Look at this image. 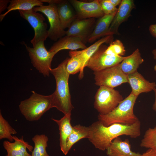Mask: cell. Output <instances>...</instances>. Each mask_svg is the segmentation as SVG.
Listing matches in <instances>:
<instances>
[{
    "label": "cell",
    "mask_w": 156,
    "mask_h": 156,
    "mask_svg": "<svg viewBox=\"0 0 156 156\" xmlns=\"http://www.w3.org/2000/svg\"><path fill=\"white\" fill-rule=\"evenodd\" d=\"M140 127L139 120L131 125L115 123L108 126H104L98 120L89 126L90 135L88 139L96 148L104 151L115 138L121 135L133 138L139 137L141 135Z\"/></svg>",
    "instance_id": "6da1fadb"
},
{
    "label": "cell",
    "mask_w": 156,
    "mask_h": 156,
    "mask_svg": "<svg viewBox=\"0 0 156 156\" xmlns=\"http://www.w3.org/2000/svg\"><path fill=\"white\" fill-rule=\"evenodd\" d=\"M68 58H66L56 67L51 69L50 73L54 76L56 88L53 93L52 107L56 108L64 115L71 114L74 108L71 101L68 81L70 74L66 69Z\"/></svg>",
    "instance_id": "7a4b0ae2"
},
{
    "label": "cell",
    "mask_w": 156,
    "mask_h": 156,
    "mask_svg": "<svg viewBox=\"0 0 156 156\" xmlns=\"http://www.w3.org/2000/svg\"><path fill=\"white\" fill-rule=\"evenodd\" d=\"M137 97L131 92L112 112L105 115L99 114V120L105 126L115 123L127 125L133 124L139 120L133 111Z\"/></svg>",
    "instance_id": "3957f363"
},
{
    "label": "cell",
    "mask_w": 156,
    "mask_h": 156,
    "mask_svg": "<svg viewBox=\"0 0 156 156\" xmlns=\"http://www.w3.org/2000/svg\"><path fill=\"white\" fill-rule=\"evenodd\" d=\"M28 99L21 102L20 110L26 120L30 121L39 120L47 111L52 107L53 94L44 95L32 91Z\"/></svg>",
    "instance_id": "277c9868"
},
{
    "label": "cell",
    "mask_w": 156,
    "mask_h": 156,
    "mask_svg": "<svg viewBox=\"0 0 156 156\" xmlns=\"http://www.w3.org/2000/svg\"><path fill=\"white\" fill-rule=\"evenodd\" d=\"M94 99V107L102 115L112 112L124 99L118 91L104 86H99Z\"/></svg>",
    "instance_id": "5b68a950"
},
{
    "label": "cell",
    "mask_w": 156,
    "mask_h": 156,
    "mask_svg": "<svg viewBox=\"0 0 156 156\" xmlns=\"http://www.w3.org/2000/svg\"><path fill=\"white\" fill-rule=\"evenodd\" d=\"M44 41H40L31 47L25 44L33 66L44 77L50 73L51 63L56 53L46 49Z\"/></svg>",
    "instance_id": "8992f818"
},
{
    "label": "cell",
    "mask_w": 156,
    "mask_h": 156,
    "mask_svg": "<svg viewBox=\"0 0 156 156\" xmlns=\"http://www.w3.org/2000/svg\"><path fill=\"white\" fill-rule=\"evenodd\" d=\"M119 64L101 70L94 72L95 84L114 88L123 83H128L127 75L122 71Z\"/></svg>",
    "instance_id": "52a82bcc"
},
{
    "label": "cell",
    "mask_w": 156,
    "mask_h": 156,
    "mask_svg": "<svg viewBox=\"0 0 156 156\" xmlns=\"http://www.w3.org/2000/svg\"><path fill=\"white\" fill-rule=\"evenodd\" d=\"M18 11L20 16L27 20L34 29V35L31 40L33 47L40 42H44L49 37V32L42 14L35 12L33 9Z\"/></svg>",
    "instance_id": "ba28073f"
},
{
    "label": "cell",
    "mask_w": 156,
    "mask_h": 156,
    "mask_svg": "<svg viewBox=\"0 0 156 156\" xmlns=\"http://www.w3.org/2000/svg\"><path fill=\"white\" fill-rule=\"evenodd\" d=\"M33 10L36 12H42L47 16L50 25L48 30V37L51 40L56 41L66 35V31L62 27L55 4L36 7Z\"/></svg>",
    "instance_id": "9c48e42d"
},
{
    "label": "cell",
    "mask_w": 156,
    "mask_h": 156,
    "mask_svg": "<svg viewBox=\"0 0 156 156\" xmlns=\"http://www.w3.org/2000/svg\"><path fill=\"white\" fill-rule=\"evenodd\" d=\"M107 47L102 44L88 61L86 67L94 72L98 71L112 66L120 63L125 57L114 56L106 54Z\"/></svg>",
    "instance_id": "30bf717a"
},
{
    "label": "cell",
    "mask_w": 156,
    "mask_h": 156,
    "mask_svg": "<svg viewBox=\"0 0 156 156\" xmlns=\"http://www.w3.org/2000/svg\"><path fill=\"white\" fill-rule=\"evenodd\" d=\"M68 1L75 12L77 19L99 18L104 15L99 0H94L90 2L77 0Z\"/></svg>",
    "instance_id": "8fae6325"
},
{
    "label": "cell",
    "mask_w": 156,
    "mask_h": 156,
    "mask_svg": "<svg viewBox=\"0 0 156 156\" xmlns=\"http://www.w3.org/2000/svg\"><path fill=\"white\" fill-rule=\"evenodd\" d=\"M95 18H76L66 31V35L78 37L85 44L94 29Z\"/></svg>",
    "instance_id": "7c38bea8"
},
{
    "label": "cell",
    "mask_w": 156,
    "mask_h": 156,
    "mask_svg": "<svg viewBox=\"0 0 156 156\" xmlns=\"http://www.w3.org/2000/svg\"><path fill=\"white\" fill-rule=\"evenodd\" d=\"M135 8L133 0H122L112 21L109 27L114 34H118V30L121 24L131 16L132 10Z\"/></svg>",
    "instance_id": "4fadbf2b"
},
{
    "label": "cell",
    "mask_w": 156,
    "mask_h": 156,
    "mask_svg": "<svg viewBox=\"0 0 156 156\" xmlns=\"http://www.w3.org/2000/svg\"><path fill=\"white\" fill-rule=\"evenodd\" d=\"M127 78L132 89L131 92L137 97L141 93L149 92L156 88L155 82H150L138 71L127 75Z\"/></svg>",
    "instance_id": "5bb4252c"
},
{
    "label": "cell",
    "mask_w": 156,
    "mask_h": 156,
    "mask_svg": "<svg viewBox=\"0 0 156 156\" xmlns=\"http://www.w3.org/2000/svg\"><path fill=\"white\" fill-rule=\"evenodd\" d=\"M116 14H104L98 19L96 21L93 30L87 42L91 43L101 37L113 35V33L109 30V27Z\"/></svg>",
    "instance_id": "9a60e30c"
},
{
    "label": "cell",
    "mask_w": 156,
    "mask_h": 156,
    "mask_svg": "<svg viewBox=\"0 0 156 156\" xmlns=\"http://www.w3.org/2000/svg\"><path fill=\"white\" fill-rule=\"evenodd\" d=\"M85 44L79 38L75 36L65 35L54 43L49 50L56 54L63 50L76 51L84 49L87 48Z\"/></svg>",
    "instance_id": "2e32d148"
},
{
    "label": "cell",
    "mask_w": 156,
    "mask_h": 156,
    "mask_svg": "<svg viewBox=\"0 0 156 156\" xmlns=\"http://www.w3.org/2000/svg\"><path fill=\"white\" fill-rule=\"evenodd\" d=\"M14 141L13 142L7 140L3 142V146L7 152L6 156H31L26 149L32 152L33 147L24 140L23 136L19 138L14 136Z\"/></svg>",
    "instance_id": "e0dca14e"
},
{
    "label": "cell",
    "mask_w": 156,
    "mask_h": 156,
    "mask_svg": "<svg viewBox=\"0 0 156 156\" xmlns=\"http://www.w3.org/2000/svg\"><path fill=\"white\" fill-rule=\"evenodd\" d=\"M108 156H140L139 153L132 151L131 149L129 140H122L119 137L115 138L107 149Z\"/></svg>",
    "instance_id": "ac0fdd59"
},
{
    "label": "cell",
    "mask_w": 156,
    "mask_h": 156,
    "mask_svg": "<svg viewBox=\"0 0 156 156\" xmlns=\"http://www.w3.org/2000/svg\"><path fill=\"white\" fill-rule=\"evenodd\" d=\"M63 29L68 28L77 18L75 12L68 1L60 0L55 4Z\"/></svg>",
    "instance_id": "d6986e66"
},
{
    "label": "cell",
    "mask_w": 156,
    "mask_h": 156,
    "mask_svg": "<svg viewBox=\"0 0 156 156\" xmlns=\"http://www.w3.org/2000/svg\"><path fill=\"white\" fill-rule=\"evenodd\" d=\"M144 61L140 50L137 48L130 55L125 57L119 65L122 71L127 75L137 72V69Z\"/></svg>",
    "instance_id": "ffe728a7"
},
{
    "label": "cell",
    "mask_w": 156,
    "mask_h": 156,
    "mask_svg": "<svg viewBox=\"0 0 156 156\" xmlns=\"http://www.w3.org/2000/svg\"><path fill=\"white\" fill-rule=\"evenodd\" d=\"M71 114L64 115L60 120L52 118L58 126L60 135V149L65 155L67 139L72 132L73 127L71 124Z\"/></svg>",
    "instance_id": "44dd1931"
},
{
    "label": "cell",
    "mask_w": 156,
    "mask_h": 156,
    "mask_svg": "<svg viewBox=\"0 0 156 156\" xmlns=\"http://www.w3.org/2000/svg\"><path fill=\"white\" fill-rule=\"evenodd\" d=\"M8 6L7 11L0 15L1 21L6 15L11 11L15 10H27L36 7L43 5V3L41 0H12Z\"/></svg>",
    "instance_id": "7402d4cb"
},
{
    "label": "cell",
    "mask_w": 156,
    "mask_h": 156,
    "mask_svg": "<svg viewBox=\"0 0 156 156\" xmlns=\"http://www.w3.org/2000/svg\"><path fill=\"white\" fill-rule=\"evenodd\" d=\"M113 39V36L103 37L86 49L79 51H73L81 59L84 68L90 57L104 43H111Z\"/></svg>",
    "instance_id": "603a6c76"
},
{
    "label": "cell",
    "mask_w": 156,
    "mask_h": 156,
    "mask_svg": "<svg viewBox=\"0 0 156 156\" xmlns=\"http://www.w3.org/2000/svg\"><path fill=\"white\" fill-rule=\"evenodd\" d=\"M90 135L89 127L83 126L80 125L73 127V131L67 140L65 155L68 154L75 144L81 139L88 138Z\"/></svg>",
    "instance_id": "cb8c5ba5"
},
{
    "label": "cell",
    "mask_w": 156,
    "mask_h": 156,
    "mask_svg": "<svg viewBox=\"0 0 156 156\" xmlns=\"http://www.w3.org/2000/svg\"><path fill=\"white\" fill-rule=\"evenodd\" d=\"M69 54L70 57L68 58L66 66L67 71L70 75L75 74L80 72L79 78L82 79L83 76L84 68L81 59L73 51H70Z\"/></svg>",
    "instance_id": "d4e9b609"
},
{
    "label": "cell",
    "mask_w": 156,
    "mask_h": 156,
    "mask_svg": "<svg viewBox=\"0 0 156 156\" xmlns=\"http://www.w3.org/2000/svg\"><path fill=\"white\" fill-rule=\"evenodd\" d=\"M34 146L31 156H49L46 150L48 138L44 134L36 135L32 138Z\"/></svg>",
    "instance_id": "484cf974"
},
{
    "label": "cell",
    "mask_w": 156,
    "mask_h": 156,
    "mask_svg": "<svg viewBox=\"0 0 156 156\" xmlns=\"http://www.w3.org/2000/svg\"><path fill=\"white\" fill-rule=\"evenodd\" d=\"M140 146L156 151V127L149 128L146 131L141 140Z\"/></svg>",
    "instance_id": "4316f807"
},
{
    "label": "cell",
    "mask_w": 156,
    "mask_h": 156,
    "mask_svg": "<svg viewBox=\"0 0 156 156\" xmlns=\"http://www.w3.org/2000/svg\"><path fill=\"white\" fill-rule=\"evenodd\" d=\"M16 131L3 117L0 112V139H8L10 142L14 140V136L12 134L17 133Z\"/></svg>",
    "instance_id": "83f0119b"
},
{
    "label": "cell",
    "mask_w": 156,
    "mask_h": 156,
    "mask_svg": "<svg viewBox=\"0 0 156 156\" xmlns=\"http://www.w3.org/2000/svg\"><path fill=\"white\" fill-rule=\"evenodd\" d=\"M107 55L114 56H123L126 53L125 47L120 40L116 39L111 42L105 51Z\"/></svg>",
    "instance_id": "f1b7e54d"
},
{
    "label": "cell",
    "mask_w": 156,
    "mask_h": 156,
    "mask_svg": "<svg viewBox=\"0 0 156 156\" xmlns=\"http://www.w3.org/2000/svg\"><path fill=\"white\" fill-rule=\"evenodd\" d=\"M101 9L105 15L112 14L117 12L118 8L109 0H99Z\"/></svg>",
    "instance_id": "f546056e"
},
{
    "label": "cell",
    "mask_w": 156,
    "mask_h": 156,
    "mask_svg": "<svg viewBox=\"0 0 156 156\" xmlns=\"http://www.w3.org/2000/svg\"><path fill=\"white\" fill-rule=\"evenodd\" d=\"M10 1L9 0H0V13L6 8L7 9L8 6V4L10 3Z\"/></svg>",
    "instance_id": "4dcf8cb0"
},
{
    "label": "cell",
    "mask_w": 156,
    "mask_h": 156,
    "mask_svg": "<svg viewBox=\"0 0 156 156\" xmlns=\"http://www.w3.org/2000/svg\"><path fill=\"white\" fill-rule=\"evenodd\" d=\"M140 156H156V151L152 149H148Z\"/></svg>",
    "instance_id": "1f68e13d"
},
{
    "label": "cell",
    "mask_w": 156,
    "mask_h": 156,
    "mask_svg": "<svg viewBox=\"0 0 156 156\" xmlns=\"http://www.w3.org/2000/svg\"><path fill=\"white\" fill-rule=\"evenodd\" d=\"M149 30L152 36L156 38V24L151 25L149 27Z\"/></svg>",
    "instance_id": "d6a6232c"
},
{
    "label": "cell",
    "mask_w": 156,
    "mask_h": 156,
    "mask_svg": "<svg viewBox=\"0 0 156 156\" xmlns=\"http://www.w3.org/2000/svg\"><path fill=\"white\" fill-rule=\"evenodd\" d=\"M109 1L114 6L116 7L117 5L120 4L122 0H109Z\"/></svg>",
    "instance_id": "836d02e7"
},
{
    "label": "cell",
    "mask_w": 156,
    "mask_h": 156,
    "mask_svg": "<svg viewBox=\"0 0 156 156\" xmlns=\"http://www.w3.org/2000/svg\"><path fill=\"white\" fill-rule=\"evenodd\" d=\"M155 93V100L154 104L153 105L152 108L156 112V88L153 90Z\"/></svg>",
    "instance_id": "e575fe53"
},
{
    "label": "cell",
    "mask_w": 156,
    "mask_h": 156,
    "mask_svg": "<svg viewBox=\"0 0 156 156\" xmlns=\"http://www.w3.org/2000/svg\"><path fill=\"white\" fill-rule=\"evenodd\" d=\"M152 53L153 55L154 59L156 60V49H153L152 51Z\"/></svg>",
    "instance_id": "d590c367"
},
{
    "label": "cell",
    "mask_w": 156,
    "mask_h": 156,
    "mask_svg": "<svg viewBox=\"0 0 156 156\" xmlns=\"http://www.w3.org/2000/svg\"><path fill=\"white\" fill-rule=\"evenodd\" d=\"M154 70L155 71H156V63L154 67Z\"/></svg>",
    "instance_id": "8d00e7d4"
}]
</instances>
